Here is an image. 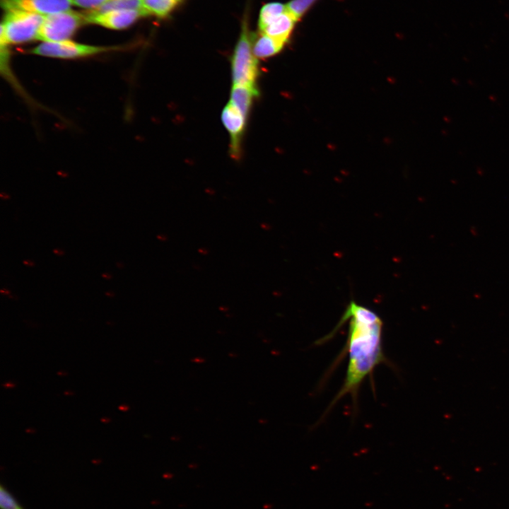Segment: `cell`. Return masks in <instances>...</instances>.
I'll use <instances>...</instances> for the list:
<instances>
[{"mask_svg":"<svg viewBox=\"0 0 509 509\" xmlns=\"http://www.w3.org/2000/svg\"><path fill=\"white\" fill-rule=\"evenodd\" d=\"M110 0H72L73 4L83 8L94 10Z\"/></svg>","mask_w":509,"mask_h":509,"instance_id":"obj_17","label":"cell"},{"mask_svg":"<svg viewBox=\"0 0 509 509\" xmlns=\"http://www.w3.org/2000/svg\"><path fill=\"white\" fill-rule=\"evenodd\" d=\"M287 10L286 5L270 2L264 5L259 12L258 26L262 31L270 23Z\"/></svg>","mask_w":509,"mask_h":509,"instance_id":"obj_13","label":"cell"},{"mask_svg":"<svg viewBox=\"0 0 509 509\" xmlns=\"http://www.w3.org/2000/svg\"><path fill=\"white\" fill-rule=\"evenodd\" d=\"M0 508L1 509H25L2 484L0 486Z\"/></svg>","mask_w":509,"mask_h":509,"instance_id":"obj_16","label":"cell"},{"mask_svg":"<svg viewBox=\"0 0 509 509\" xmlns=\"http://www.w3.org/2000/svg\"><path fill=\"white\" fill-rule=\"evenodd\" d=\"M102 276L105 279H108L111 278V276L109 274H103L102 275Z\"/></svg>","mask_w":509,"mask_h":509,"instance_id":"obj_20","label":"cell"},{"mask_svg":"<svg viewBox=\"0 0 509 509\" xmlns=\"http://www.w3.org/2000/svg\"><path fill=\"white\" fill-rule=\"evenodd\" d=\"M259 95L257 88L233 86L229 103L238 109L246 117H248L252 102Z\"/></svg>","mask_w":509,"mask_h":509,"instance_id":"obj_10","label":"cell"},{"mask_svg":"<svg viewBox=\"0 0 509 509\" xmlns=\"http://www.w3.org/2000/svg\"><path fill=\"white\" fill-rule=\"evenodd\" d=\"M349 321L346 351L349 361L344 382L332 402L349 394L356 400L362 382L386 361L382 343L383 323L372 310L350 302L335 329Z\"/></svg>","mask_w":509,"mask_h":509,"instance_id":"obj_1","label":"cell"},{"mask_svg":"<svg viewBox=\"0 0 509 509\" xmlns=\"http://www.w3.org/2000/svg\"><path fill=\"white\" fill-rule=\"evenodd\" d=\"M44 18L28 11H6L1 25L0 42L19 44L37 39Z\"/></svg>","mask_w":509,"mask_h":509,"instance_id":"obj_3","label":"cell"},{"mask_svg":"<svg viewBox=\"0 0 509 509\" xmlns=\"http://www.w3.org/2000/svg\"><path fill=\"white\" fill-rule=\"evenodd\" d=\"M246 117L238 109L228 103L221 113V120L230 136V153L233 158L241 155V141L245 129Z\"/></svg>","mask_w":509,"mask_h":509,"instance_id":"obj_7","label":"cell"},{"mask_svg":"<svg viewBox=\"0 0 509 509\" xmlns=\"http://www.w3.org/2000/svg\"><path fill=\"white\" fill-rule=\"evenodd\" d=\"M121 10H144L142 0H110L92 11L101 13Z\"/></svg>","mask_w":509,"mask_h":509,"instance_id":"obj_14","label":"cell"},{"mask_svg":"<svg viewBox=\"0 0 509 509\" xmlns=\"http://www.w3.org/2000/svg\"><path fill=\"white\" fill-rule=\"evenodd\" d=\"M284 45L285 43L261 33L252 42V51L256 58L266 59L278 54Z\"/></svg>","mask_w":509,"mask_h":509,"instance_id":"obj_11","label":"cell"},{"mask_svg":"<svg viewBox=\"0 0 509 509\" xmlns=\"http://www.w3.org/2000/svg\"><path fill=\"white\" fill-rule=\"evenodd\" d=\"M1 293L3 294H9L10 293L9 291H8L6 289H1Z\"/></svg>","mask_w":509,"mask_h":509,"instance_id":"obj_21","label":"cell"},{"mask_svg":"<svg viewBox=\"0 0 509 509\" xmlns=\"http://www.w3.org/2000/svg\"><path fill=\"white\" fill-rule=\"evenodd\" d=\"M54 253L58 255H62L64 254V252L62 250H60L59 249H54L53 250Z\"/></svg>","mask_w":509,"mask_h":509,"instance_id":"obj_18","label":"cell"},{"mask_svg":"<svg viewBox=\"0 0 509 509\" xmlns=\"http://www.w3.org/2000/svg\"><path fill=\"white\" fill-rule=\"evenodd\" d=\"M179 1H180L181 0H179Z\"/></svg>","mask_w":509,"mask_h":509,"instance_id":"obj_23","label":"cell"},{"mask_svg":"<svg viewBox=\"0 0 509 509\" xmlns=\"http://www.w3.org/2000/svg\"><path fill=\"white\" fill-rule=\"evenodd\" d=\"M298 20L288 9L275 18L260 33L286 43Z\"/></svg>","mask_w":509,"mask_h":509,"instance_id":"obj_9","label":"cell"},{"mask_svg":"<svg viewBox=\"0 0 509 509\" xmlns=\"http://www.w3.org/2000/svg\"><path fill=\"white\" fill-rule=\"evenodd\" d=\"M23 264H25V265H27V266H33V265H34V263H33V262H31V261H29V260H24V261H23Z\"/></svg>","mask_w":509,"mask_h":509,"instance_id":"obj_19","label":"cell"},{"mask_svg":"<svg viewBox=\"0 0 509 509\" xmlns=\"http://www.w3.org/2000/svg\"><path fill=\"white\" fill-rule=\"evenodd\" d=\"M120 49H122L121 47L94 46L67 40L57 42H43L28 50V52L39 56L69 59L93 56Z\"/></svg>","mask_w":509,"mask_h":509,"instance_id":"obj_5","label":"cell"},{"mask_svg":"<svg viewBox=\"0 0 509 509\" xmlns=\"http://www.w3.org/2000/svg\"><path fill=\"white\" fill-rule=\"evenodd\" d=\"M316 1L317 0H291L286 4V7L288 11L299 20Z\"/></svg>","mask_w":509,"mask_h":509,"instance_id":"obj_15","label":"cell"},{"mask_svg":"<svg viewBox=\"0 0 509 509\" xmlns=\"http://www.w3.org/2000/svg\"><path fill=\"white\" fill-rule=\"evenodd\" d=\"M87 23H95L111 29H123L134 23L138 18L148 16L144 10H121L105 13L90 11L85 14Z\"/></svg>","mask_w":509,"mask_h":509,"instance_id":"obj_8","label":"cell"},{"mask_svg":"<svg viewBox=\"0 0 509 509\" xmlns=\"http://www.w3.org/2000/svg\"><path fill=\"white\" fill-rule=\"evenodd\" d=\"M86 22L85 14L70 10L45 16L37 40L44 42L67 40Z\"/></svg>","mask_w":509,"mask_h":509,"instance_id":"obj_4","label":"cell"},{"mask_svg":"<svg viewBox=\"0 0 509 509\" xmlns=\"http://www.w3.org/2000/svg\"><path fill=\"white\" fill-rule=\"evenodd\" d=\"M72 0H1L4 10H21L47 16L70 9Z\"/></svg>","mask_w":509,"mask_h":509,"instance_id":"obj_6","label":"cell"},{"mask_svg":"<svg viewBox=\"0 0 509 509\" xmlns=\"http://www.w3.org/2000/svg\"><path fill=\"white\" fill-rule=\"evenodd\" d=\"M105 294H106L107 296H110V297H112V296H114V294H113L112 293H110V292H107V293H105Z\"/></svg>","mask_w":509,"mask_h":509,"instance_id":"obj_22","label":"cell"},{"mask_svg":"<svg viewBox=\"0 0 509 509\" xmlns=\"http://www.w3.org/2000/svg\"><path fill=\"white\" fill-rule=\"evenodd\" d=\"M252 38L245 16L231 58L233 86L257 88L256 81L259 72L258 62L252 51Z\"/></svg>","mask_w":509,"mask_h":509,"instance_id":"obj_2","label":"cell"},{"mask_svg":"<svg viewBox=\"0 0 509 509\" xmlns=\"http://www.w3.org/2000/svg\"><path fill=\"white\" fill-rule=\"evenodd\" d=\"M179 1V0H142V4L148 16L165 18L175 9Z\"/></svg>","mask_w":509,"mask_h":509,"instance_id":"obj_12","label":"cell"}]
</instances>
